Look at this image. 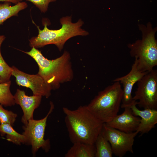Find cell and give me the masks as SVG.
Segmentation results:
<instances>
[{
    "mask_svg": "<svg viewBox=\"0 0 157 157\" xmlns=\"http://www.w3.org/2000/svg\"><path fill=\"white\" fill-rule=\"evenodd\" d=\"M142 38L127 45L130 56L137 61V67L140 71L149 72L157 65V41L155 35L157 27L153 28L148 22L145 25L138 24Z\"/></svg>",
    "mask_w": 157,
    "mask_h": 157,
    "instance_id": "cell-3",
    "label": "cell"
},
{
    "mask_svg": "<svg viewBox=\"0 0 157 157\" xmlns=\"http://www.w3.org/2000/svg\"><path fill=\"white\" fill-rule=\"evenodd\" d=\"M63 110L71 142L94 144L104 123L90 111L87 105L74 110L64 107Z\"/></svg>",
    "mask_w": 157,
    "mask_h": 157,
    "instance_id": "cell-1",
    "label": "cell"
},
{
    "mask_svg": "<svg viewBox=\"0 0 157 157\" xmlns=\"http://www.w3.org/2000/svg\"><path fill=\"white\" fill-rule=\"evenodd\" d=\"M121 114L117 115L110 121L105 123L109 126L126 133L136 131L139 124L140 118L134 115L129 107H124Z\"/></svg>",
    "mask_w": 157,
    "mask_h": 157,
    "instance_id": "cell-11",
    "label": "cell"
},
{
    "mask_svg": "<svg viewBox=\"0 0 157 157\" xmlns=\"http://www.w3.org/2000/svg\"><path fill=\"white\" fill-rule=\"evenodd\" d=\"M32 58L39 67L38 74L51 87L58 89L61 84L71 81L74 73L70 54L65 51L60 57L54 60L45 58L41 52L33 47L29 51H22Z\"/></svg>",
    "mask_w": 157,
    "mask_h": 157,
    "instance_id": "cell-2",
    "label": "cell"
},
{
    "mask_svg": "<svg viewBox=\"0 0 157 157\" xmlns=\"http://www.w3.org/2000/svg\"><path fill=\"white\" fill-rule=\"evenodd\" d=\"M10 2L0 4V25L5 21L12 16L17 15L18 13L27 7L24 2H19L13 6Z\"/></svg>",
    "mask_w": 157,
    "mask_h": 157,
    "instance_id": "cell-15",
    "label": "cell"
},
{
    "mask_svg": "<svg viewBox=\"0 0 157 157\" xmlns=\"http://www.w3.org/2000/svg\"><path fill=\"white\" fill-rule=\"evenodd\" d=\"M101 133L110 144L113 154L119 157L123 156L127 152L133 153V146L136 132L126 133L104 124Z\"/></svg>",
    "mask_w": 157,
    "mask_h": 157,
    "instance_id": "cell-8",
    "label": "cell"
},
{
    "mask_svg": "<svg viewBox=\"0 0 157 157\" xmlns=\"http://www.w3.org/2000/svg\"><path fill=\"white\" fill-rule=\"evenodd\" d=\"M13 126L8 124H0V134L1 136L6 135L7 140L13 143L18 145L26 144V138L23 134L17 132Z\"/></svg>",
    "mask_w": 157,
    "mask_h": 157,
    "instance_id": "cell-16",
    "label": "cell"
},
{
    "mask_svg": "<svg viewBox=\"0 0 157 157\" xmlns=\"http://www.w3.org/2000/svg\"><path fill=\"white\" fill-rule=\"evenodd\" d=\"M94 144L81 142L73 143V145L65 154V157H95Z\"/></svg>",
    "mask_w": 157,
    "mask_h": 157,
    "instance_id": "cell-14",
    "label": "cell"
},
{
    "mask_svg": "<svg viewBox=\"0 0 157 157\" xmlns=\"http://www.w3.org/2000/svg\"><path fill=\"white\" fill-rule=\"evenodd\" d=\"M33 3L40 10L45 13L48 9L49 3L55 1L56 0H26Z\"/></svg>",
    "mask_w": 157,
    "mask_h": 157,
    "instance_id": "cell-21",
    "label": "cell"
},
{
    "mask_svg": "<svg viewBox=\"0 0 157 157\" xmlns=\"http://www.w3.org/2000/svg\"><path fill=\"white\" fill-rule=\"evenodd\" d=\"M50 104L49 110L45 117L38 120L30 119L27 123L23 126L24 131L22 134L26 138V144L31 146L33 156L40 148L46 152H48L50 149L49 140H45L44 138L47 120L54 107L52 102L50 101Z\"/></svg>",
    "mask_w": 157,
    "mask_h": 157,
    "instance_id": "cell-6",
    "label": "cell"
},
{
    "mask_svg": "<svg viewBox=\"0 0 157 157\" xmlns=\"http://www.w3.org/2000/svg\"><path fill=\"white\" fill-rule=\"evenodd\" d=\"M123 92L119 81L99 91L87 105L90 111L104 123L115 117L119 111Z\"/></svg>",
    "mask_w": 157,
    "mask_h": 157,
    "instance_id": "cell-5",
    "label": "cell"
},
{
    "mask_svg": "<svg viewBox=\"0 0 157 157\" xmlns=\"http://www.w3.org/2000/svg\"><path fill=\"white\" fill-rule=\"evenodd\" d=\"M14 97L15 104L19 105L22 110L23 115L22 122L25 125L29 120L33 119L34 111L40 105L42 97L34 95L29 96L24 91L18 89Z\"/></svg>",
    "mask_w": 157,
    "mask_h": 157,
    "instance_id": "cell-12",
    "label": "cell"
},
{
    "mask_svg": "<svg viewBox=\"0 0 157 157\" xmlns=\"http://www.w3.org/2000/svg\"><path fill=\"white\" fill-rule=\"evenodd\" d=\"M2 83V82L0 76V83Z\"/></svg>",
    "mask_w": 157,
    "mask_h": 157,
    "instance_id": "cell-24",
    "label": "cell"
},
{
    "mask_svg": "<svg viewBox=\"0 0 157 157\" xmlns=\"http://www.w3.org/2000/svg\"><path fill=\"white\" fill-rule=\"evenodd\" d=\"M137 101L134 100L128 107L131 109L133 114L141 117L140 121L136 131L140 135L147 133L155 127L157 123V110L144 109L140 110L137 107Z\"/></svg>",
    "mask_w": 157,
    "mask_h": 157,
    "instance_id": "cell-13",
    "label": "cell"
},
{
    "mask_svg": "<svg viewBox=\"0 0 157 157\" xmlns=\"http://www.w3.org/2000/svg\"><path fill=\"white\" fill-rule=\"evenodd\" d=\"M94 144L96 149L95 157H112L113 152L110 144L101 133Z\"/></svg>",
    "mask_w": 157,
    "mask_h": 157,
    "instance_id": "cell-17",
    "label": "cell"
},
{
    "mask_svg": "<svg viewBox=\"0 0 157 157\" xmlns=\"http://www.w3.org/2000/svg\"><path fill=\"white\" fill-rule=\"evenodd\" d=\"M5 38V37L4 36L0 35V48H1V44Z\"/></svg>",
    "mask_w": 157,
    "mask_h": 157,
    "instance_id": "cell-23",
    "label": "cell"
},
{
    "mask_svg": "<svg viewBox=\"0 0 157 157\" xmlns=\"http://www.w3.org/2000/svg\"><path fill=\"white\" fill-rule=\"evenodd\" d=\"M12 68L5 61L1 55L0 48V76L2 83L10 81Z\"/></svg>",
    "mask_w": 157,
    "mask_h": 157,
    "instance_id": "cell-20",
    "label": "cell"
},
{
    "mask_svg": "<svg viewBox=\"0 0 157 157\" xmlns=\"http://www.w3.org/2000/svg\"><path fill=\"white\" fill-rule=\"evenodd\" d=\"M0 104V123L8 124L13 126L17 116V115L11 111L6 110Z\"/></svg>",
    "mask_w": 157,
    "mask_h": 157,
    "instance_id": "cell-19",
    "label": "cell"
},
{
    "mask_svg": "<svg viewBox=\"0 0 157 157\" xmlns=\"http://www.w3.org/2000/svg\"><path fill=\"white\" fill-rule=\"evenodd\" d=\"M11 81L0 83V104L5 107L15 104L14 97L11 93L10 87Z\"/></svg>",
    "mask_w": 157,
    "mask_h": 157,
    "instance_id": "cell-18",
    "label": "cell"
},
{
    "mask_svg": "<svg viewBox=\"0 0 157 157\" xmlns=\"http://www.w3.org/2000/svg\"><path fill=\"white\" fill-rule=\"evenodd\" d=\"M12 76L16 78V82L19 86L30 88L33 95L44 96L48 98L51 95L52 88L38 74H30L20 71L13 66Z\"/></svg>",
    "mask_w": 157,
    "mask_h": 157,
    "instance_id": "cell-9",
    "label": "cell"
},
{
    "mask_svg": "<svg viewBox=\"0 0 157 157\" xmlns=\"http://www.w3.org/2000/svg\"><path fill=\"white\" fill-rule=\"evenodd\" d=\"M22 0H0V1L11 2L17 4L21 2Z\"/></svg>",
    "mask_w": 157,
    "mask_h": 157,
    "instance_id": "cell-22",
    "label": "cell"
},
{
    "mask_svg": "<svg viewBox=\"0 0 157 157\" xmlns=\"http://www.w3.org/2000/svg\"><path fill=\"white\" fill-rule=\"evenodd\" d=\"M72 21L71 16L62 17L60 19L61 28L56 30L48 29L46 22L44 24V27L42 30L37 26L38 34L37 37L29 40L30 46L36 48L49 44H54L61 51L66 42L70 38L77 36H84L89 34L88 32L81 28L83 24L81 19L75 23H73Z\"/></svg>",
    "mask_w": 157,
    "mask_h": 157,
    "instance_id": "cell-4",
    "label": "cell"
},
{
    "mask_svg": "<svg viewBox=\"0 0 157 157\" xmlns=\"http://www.w3.org/2000/svg\"><path fill=\"white\" fill-rule=\"evenodd\" d=\"M148 72H142L137 67V61L135 59L130 71L126 75L115 78L113 82L119 81L123 86V94L121 107L123 108L131 104L133 101L131 95L134 85Z\"/></svg>",
    "mask_w": 157,
    "mask_h": 157,
    "instance_id": "cell-10",
    "label": "cell"
},
{
    "mask_svg": "<svg viewBox=\"0 0 157 157\" xmlns=\"http://www.w3.org/2000/svg\"><path fill=\"white\" fill-rule=\"evenodd\" d=\"M133 97L140 108L157 109V70L154 69L145 74L137 82Z\"/></svg>",
    "mask_w": 157,
    "mask_h": 157,
    "instance_id": "cell-7",
    "label": "cell"
}]
</instances>
